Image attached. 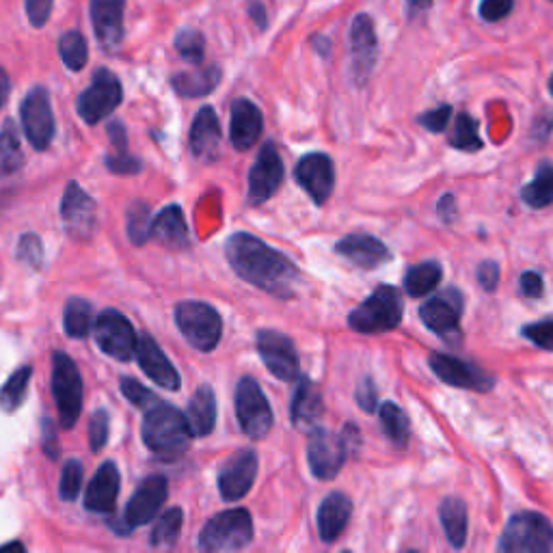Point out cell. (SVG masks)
<instances>
[{
  "label": "cell",
  "instance_id": "obj_1",
  "mask_svg": "<svg viewBox=\"0 0 553 553\" xmlns=\"http://www.w3.org/2000/svg\"><path fill=\"white\" fill-rule=\"evenodd\" d=\"M225 255L238 277L279 299H290L299 288L301 273L296 264L260 238L245 232L234 234L227 240Z\"/></svg>",
  "mask_w": 553,
  "mask_h": 553
},
{
  "label": "cell",
  "instance_id": "obj_2",
  "mask_svg": "<svg viewBox=\"0 0 553 553\" xmlns=\"http://www.w3.org/2000/svg\"><path fill=\"white\" fill-rule=\"evenodd\" d=\"M191 428L186 415L167 402L156 400L145 409L143 420V441L147 448L160 456L182 454L191 445Z\"/></svg>",
  "mask_w": 553,
  "mask_h": 553
},
{
  "label": "cell",
  "instance_id": "obj_3",
  "mask_svg": "<svg viewBox=\"0 0 553 553\" xmlns=\"http://www.w3.org/2000/svg\"><path fill=\"white\" fill-rule=\"evenodd\" d=\"M404 314V301L398 288L379 286L366 301L355 307L348 316V325L357 333H387L394 331Z\"/></svg>",
  "mask_w": 553,
  "mask_h": 553
},
{
  "label": "cell",
  "instance_id": "obj_4",
  "mask_svg": "<svg viewBox=\"0 0 553 553\" xmlns=\"http://www.w3.org/2000/svg\"><path fill=\"white\" fill-rule=\"evenodd\" d=\"M504 553H549L553 549V525L541 512L512 515L499 538Z\"/></svg>",
  "mask_w": 553,
  "mask_h": 553
},
{
  "label": "cell",
  "instance_id": "obj_5",
  "mask_svg": "<svg viewBox=\"0 0 553 553\" xmlns=\"http://www.w3.org/2000/svg\"><path fill=\"white\" fill-rule=\"evenodd\" d=\"M175 325L186 342L201 353H210L219 346L223 335L221 314L208 303L184 301L175 305Z\"/></svg>",
  "mask_w": 553,
  "mask_h": 553
},
{
  "label": "cell",
  "instance_id": "obj_6",
  "mask_svg": "<svg viewBox=\"0 0 553 553\" xmlns=\"http://www.w3.org/2000/svg\"><path fill=\"white\" fill-rule=\"evenodd\" d=\"M253 538V519L249 510L234 508L214 515L199 534L197 547L204 551H238Z\"/></svg>",
  "mask_w": 553,
  "mask_h": 553
},
{
  "label": "cell",
  "instance_id": "obj_7",
  "mask_svg": "<svg viewBox=\"0 0 553 553\" xmlns=\"http://www.w3.org/2000/svg\"><path fill=\"white\" fill-rule=\"evenodd\" d=\"M52 394L59 409L61 428L72 430L83 409V379L70 355H52Z\"/></svg>",
  "mask_w": 553,
  "mask_h": 553
},
{
  "label": "cell",
  "instance_id": "obj_8",
  "mask_svg": "<svg viewBox=\"0 0 553 553\" xmlns=\"http://www.w3.org/2000/svg\"><path fill=\"white\" fill-rule=\"evenodd\" d=\"M236 413L242 433L260 441L273 428V409L258 381L245 376L236 387Z\"/></svg>",
  "mask_w": 553,
  "mask_h": 553
},
{
  "label": "cell",
  "instance_id": "obj_9",
  "mask_svg": "<svg viewBox=\"0 0 553 553\" xmlns=\"http://www.w3.org/2000/svg\"><path fill=\"white\" fill-rule=\"evenodd\" d=\"M121 98H124V91H121L119 78L106 70V67H102V70L93 74L91 85L80 93L76 111L89 126L100 124L102 119H106L117 109Z\"/></svg>",
  "mask_w": 553,
  "mask_h": 553
},
{
  "label": "cell",
  "instance_id": "obj_10",
  "mask_svg": "<svg viewBox=\"0 0 553 553\" xmlns=\"http://www.w3.org/2000/svg\"><path fill=\"white\" fill-rule=\"evenodd\" d=\"M96 342L106 355L117 361H130L137 355L139 335L130 325L126 316H121L115 309H104L93 325Z\"/></svg>",
  "mask_w": 553,
  "mask_h": 553
},
{
  "label": "cell",
  "instance_id": "obj_11",
  "mask_svg": "<svg viewBox=\"0 0 553 553\" xmlns=\"http://www.w3.org/2000/svg\"><path fill=\"white\" fill-rule=\"evenodd\" d=\"M348 458V448L342 435L325 428H314L307 441V461L318 480H333L340 474Z\"/></svg>",
  "mask_w": 553,
  "mask_h": 553
},
{
  "label": "cell",
  "instance_id": "obj_12",
  "mask_svg": "<svg viewBox=\"0 0 553 553\" xmlns=\"http://www.w3.org/2000/svg\"><path fill=\"white\" fill-rule=\"evenodd\" d=\"M428 366L445 385L450 387L478 391V394H484V391H491L495 387V379L489 372L478 368L476 363L458 359L454 355L430 353Z\"/></svg>",
  "mask_w": 553,
  "mask_h": 553
},
{
  "label": "cell",
  "instance_id": "obj_13",
  "mask_svg": "<svg viewBox=\"0 0 553 553\" xmlns=\"http://www.w3.org/2000/svg\"><path fill=\"white\" fill-rule=\"evenodd\" d=\"M24 134L35 150H46L55 137V115H52L50 96L44 87H35L20 106Z\"/></svg>",
  "mask_w": 553,
  "mask_h": 553
},
{
  "label": "cell",
  "instance_id": "obj_14",
  "mask_svg": "<svg viewBox=\"0 0 553 553\" xmlns=\"http://www.w3.org/2000/svg\"><path fill=\"white\" fill-rule=\"evenodd\" d=\"M379 57V42H376L374 22L366 13L350 24V72L357 85H366Z\"/></svg>",
  "mask_w": 553,
  "mask_h": 553
},
{
  "label": "cell",
  "instance_id": "obj_15",
  "mask_svg": "<svg viewBox=\"0 0 553 553\" xmlns=\"http://www.w3.org/2000/svg\"><path fill=\"white\" fill-rule=\"evenodd\" d=\"M258 350L268 372L279 381L299 379V353L288 335L264 329L258 333Z\"/></svg>",
  "mask_w": 553,
  "mask_h": 553
},
{
  "label": "cell",
  "instance_id": "obj_16",
  "mask_svg": "<svg viewBox=\"0 0 553 553\" xmlns=\"http://www.w3.org/2000/svg\"><path fill=\"white\" fill-rule=\"evenodd\" d=\"M283 163L273 143H266L249 171V206H262L283 182Z\"/></svg>",
  "mask_w": 553,
  "mask_h": 553
},
{
  "label": "cell",
  "instance_id": "obj_17",
  "mask_svg": "<svg viewBox=\"0 0 553 553\" xmlns=\"http://www.w3.org/2000/svg\"><path fill=\"white\" fill-rule=\"evenodd\" d=\"M61 219L67 234L72 238L87 242L93 236V229H96V201L76 182H70L65 188L61 201Z\"/></svg>",
  "mask_w": 553,
  "mask_h": 553
},
{
  "label": "cell",
  "instance_id": "obj_18",
  "mask_svg": "<svg viewBox=\"0 0 553 553\" xmlns=\"http://www.w3.org/2000/svg\"><path fill=\"white\" fill-rule=\"evenodd\" d=\"M463 307V294L456 288H448L441 294H435L433 299H428L420 307V318L433 333L441 337H450V333H456L458 327H461Z\"/></svg>",
  "mask_w": 553,
  "mask_h": 553
},
{
  "label": "cell",
  "instance_id": "obj_19",
  "mask_svg": "<svg viewBox=\"0 0 553 553\" xmlns=\"http://www.w3.org/2000/svg\"><path fill=\"white\" fill-rule=\"evenodd\" d=\"M169 497V484L167 478L163 476H152L141 482V487L134 491L132 499L126 506V528L134 530L141 528V525L150 523L156 519V515L160 512V508L165 506Z\"/></svg>",
  "mask_w": 553,
  "mask_h": 553
},
{
  "label": "cell",
  "instance_id": "obj_20",
  "mask_svg": "<svg viewBox=\"0 0 553 553\" xmlns=\"http://www.w3.org/2000/svg\"><path fill=\"white\" fill-rule=\"evenodd\" d=\"M296 182H299L316 206H325L335 186V167L327 154H307L296 165Z\"/></svg>",
  "mask_w": 553,
  "mask_h": 553
},
{
  "label": "cell",
  "instance_id": "obj_21",
  "mask_svg": "<svg viewBox=\"0 0 553 553\" xmlns=\"http://www.w3.org/2000/svg\"><path fill=\"white\" fill-rule=\"evenodd\" d=\"M258 476V454L253 450H240L234 454L219 474V491L225 502H238L245 497Z\"/></svg>",
  "mask_w": 553,
  "mask_h": 553
},
{
  "label": "cell",
  "instance_id": "obj_22",
  "mask_svg": "<svg viewBox=\"0 0 553 553\" xmlns=\"http://www.w3.org/2000/svg\"><path fill=\"white\" fill-rule=\"evenodd\" d=\"M264 119L262 111L251 100L240 98L232 104V121H229V141L238 152H247L262 137Z\"/></svg>",
  "mask_w": 553,
  "mask_h": 553
},
{
  "label": "cell",
  "instance_id": "obj_23",
  "mask_svg": "<svg viewBox=\"0 0 553 553\" xmlns=\"http://www.w3.org/2000/svg\"><path fill=\"white\" fill-rule=\"evenodd\" d=\"M126 0H91V22L98 42L106 50H115L124 37Z\"/></svg>",
  "mask_w": 553,
  "mask_h": 553
},
{
  "label": "cell",
  "instance_id": "obj_24",
  "mask_svg": "<svg viewBox=\"0 0 553 553\" xmlns=\"http://www.w3.org/2000/svg\"><path fill=\"white\" fill-rule=\"evenodd\" d=\"M137 361L141 370L150 376V379L165 387V389H171L175 391L180 387V374L178 370L173 368V363L167 359V355L163 353V350L158 348V344L154 342L152 335H141L139 337V346H137Z\"/></svg>",
  "mask_w": 553,
  "mask_h": 553
},
{
  "label": "cell",
  "instance_id": "obj_25",
  "mask_svg": "<svg viewBox=\"0 0 553 553\" xmlns=\"http://www.w3.org/2000/svg\"><path fill=\"white\" fill-rule=\"evenodd\" d=\"M335 251L344 255V258L353 262L355 266L366 268V271L379 268L381 264L389 262V258H391V253L385 247V242H381L379 238L370 236V234H350L337 242Z\"/></svg>",
  "mask_w": 553,
  "mask_h": 553
},
{
  "label": "cell",
  "instance_id": "obj_26",
  "mask_svg": "<svg viewBox=\"0 0 553 553\" xmlns=\"http://www.w3.org/2000/svg\"><path fill=\"white\" fill-rule=\"evenodd\" d=\"M191 152L201 163H214L221 152V124L210 106H204L191 128Z\"/></svg>",
  "mask_w": 553,
  "mask_h": 553
},
{
  "label": "cell",
  "instance_id": "obj_27",
  "mask_svg": "<svg viewBox=\"0 0 553 553\" xmlns=\"http://www.w3.org/2000/svg\"><path fill=\"white\" fill-rule=\"evenodd\" d=\"M119 469L115 463H104L93 476L85 493V508L100 515H111L119 495Z\"/></svg>",
  "mask_w": 553,
  "mask_h": 553
},
{
  "label": "cell",
  "instance_id": "obj_28",
  "mask_svg": "<svg viewBox=\"0 0 553 553\" xmlns=\"http://www.w3.org/2000/svg\"><path fill=\"white\" fill-rule=\"evenodd\" d=\"M322 411H325V404H322L320 389L314 385V381H309L307 376H303L299 381V387L294 391L290 409L294 428L301 430V433H312Z\"/></svg>",
  "mask_w": 553,
  "mask_h": 553
},
{
  "label": "cell",
  "instance_id": "obj_29",
  "mask_svg": "<svg viewBox=\"0 0 553 553\" xmlns=\"http://www.w3.org/2000/svg\"><path fill=\"white\" fill-rule=\"evenodd\" d=\"M353 515V502L344 493H331L318 510V532L325 543H333L342 536Z\"/></svg>",
  "mask_w": 553,
  "mask_h": 553
},
{
  "label": "cell",
  "instance_id": "obj_30",
  "mask_svg": "<svg viewBox=\"0 0 553 553\" xmlns=\"http://www.w3.org/2000/svg\"><path fill=\"white\" fill-rule=\"evenodd\" d=\"M186 422L193 437H208L217 424V398L210 385H201L186 407Z\"/></svg>",
  "mask_w": 553,
  "mask_h": 553
},
{
  "label": "cell",
  "instance_id": "obj_31",
  "mask_svg": "<svg viewBox=\"0 0 553 553\" xmlns=\"http://www.w3.org/2000/svg\"><path fill=\"white\" fill-rule=\"evenodd\" d=\"M152 238H156L160 245H165L169 249L188 247V227L180 206H167L158 214L154 219Z\"/></svg>",
  "mask_w": 553,
  "mask_h": 553
},
{
  "label": "cell",
  "instance_id": "obj_32",
  "mask_svg": "<svg viewBox=\"0 0 553 553\" xmlns=\"http://www.w3.org/2000/svg\"><path fill=\"white\" fill-rule=\"evenodd\" d=\"M439 517H441V525L445 538H448V543L454 549H463L467 543V506L463 499L458 497H445L439 508Z\"/></svg>",
  "mask_w": 553,
  "mask_h": 553
},
{
  "label": "cell",
  "instance_id": "obj_33",
  "mask_svg": "<svg viewBox=\"0 0 553 553\" xmlns=\"http://www.w3.org/2000/svg\"><path fill=\"white\" fill-rule=\"evenodd\" d=\"M219 83H221V70L217 65H210V67H204V70H195V72L175 74L171 80L175 93H180L184 98H204L217 89Z\"/></svg>",
  "mask_w": 553,
  "mask_h": 553
},
{
  "label": "cell",
  "instance_id": "obj_34",
  "mask_svg": "<svg viewBox=\"0 0 553 553\" xmlns=\"http://www.w3.org/2000/svg\"><path fill=\"white\" fill-rule=\"evenodd\" d=\"M441 277H443V268L439 262L430 260V262L415 264L409 268L407 275H404V290H407L413 299H420V296H426L433 290H437Z\"/></svg>",
  "mask_w": 553,
  "mask_h": 553
},
{
  "label": "cell",
  "instance_id": "obj_35",
  "mask_svg": "<svg viewBox=\"0 0 553 553\" xmlns=\"http://www.w3.org/2000/svg\"><path fill=\"white\" fill-rule=\"evenodd\" d=\"M521 199L534 210H541L553 204V163L549 160H543L536 169L534 180L523 186Z\"/></svg>",
  "mask_w": 553,
  "mask_h": 553
},
{
  "label": "cell",
  "instance_id": "obj_36",
  "mask_svg": "<svg viewBox=\"0 0 553 553\" xmlns=\"http://www.w3.org/2000/svg\"><path fill=\"white\" fill-rule=\"evenodd\" d=\"M24 167V154L20 145V134L13 121H7L0 130V180L18 173Z\"/></svg>",
  "mask_w": 553,
  "mask_h": 553
},
{
  "label": "cell",
  "instance_id": "obj_37",
  "mask_svg": "<svg viewBox=\"0 0 553 553\" xmlns=\"http://www.w3.org/2000/svg\"><path fill=\"white\" fill-rule=\"evenodd\" d=\"M379 420L383 426V433L387 439L398 445V448H407L409 437H411V424L409 417L404 413L396 402H383L379 409Z\"/></svg>",
  "mask_w": 553,
  "mask_h": 553
},
{
  "label": "cell",
  "instance_id": "obj_38",
  "mask_svg": "<svg viewBox=\"0 0 553 553\" xmlns=\"http://www.w3.org/2000/svg\"><path fill=\"white\" fill-rule=\"evenodd\" d=\"M31 376H33L31 366H22L9 376L3 389H0V409H3L5 413H13L22 407L26 391H29Z\"/></svg>",
  "mask_w": 553,
  "mask_h": 553
},
{
  "label": "cell",
  "instance_id": "obj_39",
  "mask_svg": "<svg viewBox=\"0 0 553 553\" xmlns=\"http://www.w3.org/2000/svg\"><path fill=\"white\" fill-rule=\"evenodd\" d=\"M65 333L70 337H87L93 329V309L85 299H70L63 312Z\"/></svg>",
  "mask_w": 553,
  "mask_h": 553
},
{
  "label": "cell",
  "instance_id": "obj_40",
  "mask_svg": "<svg viewBox=\"0 0 553 553\" xmlns=\"http://www.w3.org/2000/svg\"><path fill=\"white\" fill-rule=\"evenodd\" d=\"M450 145L456 147V150H463V152H478L482 150V139H480V132H478V121L467 115V113H461L456 117L454 126H452V134H450Z\"/></svg>",
  "mask_w": 553,
  "mask_h": 553
},
{
  "label": "cell",
  "instance_id": "obj_41",
  "mask_svg": "<svg viewBox=\"0 0 553 553\" xmlns=\"http://www.w3.org/2000/svg\"><path fill=\"white\" fill-rule=\"evenodd\" d=\"M184 523V512L182 508H169L163 517H160L152 530V538L150 543L156 549L163 547H173V543L178 541V534L182 530Z\"/></svg>",
  "mask_w": 553,
  "mask_h": 553
},
{
  "label": "cell",
  "instance_id": "obj_42",
  "mask_svg": "<svg viewBox=\"0 0 553 553\" xmlns=\"http://www.w3.org/2000/svg\"><path fill=\"white\" fill-rule=\"evenodd\" d=\"M59 52H61L63 63L67 65V70L80 72L87 65V57H89L87 42H85V37L80 35L78 31L65 33L59 39Z\"/></svg>",
  "mask_w": 553,
  "mask_h": 553
},
{
  "label": "cell",
  "instance_id": "obj_43",
  "mask_svg": "<svg viewBox=\"0 0 553 553\" xmlns=\"http://www.w3.org/2000/svg\"><path fill=\"white\" fill-rule=\"evenodd\" d=\"M152 210L145 201H134V204L128 208V238L134 242V245H143V242L152 236Z\"/></svg>",
  "mask_w": 553,
  "mask_h": 553
},
{
  "label": "cell",
  "instance_id": "obj_44",
  "mask_svg": "<svg viewBox=\"0 0 553 553\" xmlns=\"http://www.w3.org/2000/svg\"><path fill=\"white\" fill-rule=\"evenodd\" d=\"M175 50L180 52V57L186 59L188 63L199 65L204 61V52H206V42L204 35L193 29H184L175 37Z\"/></svg>",
  "mask_w": 553,
  "mask_h": 553
},
{
  "label": "cell",
  "instance_id": "obj_45",
  "mask_svg": "<svg viewBox=\"0 0 553 553\" xmlns=\"http://www.w3.org/2000/svg\"><path fill=\"white\" fill-rule=\"evenodd\" d=\"M80 487H83V465H80L76 458H70L61 471L59 495L63 502H74L80 493Z\"/></svg>",
  "mask_w": 553,
  "mask_h": 553
},
{
  "label": "cell",
  "instance_id": "obj_46",
  "mask_svg": "<svg viewBox=\"0 0 553 553\" xmlns=\"http://www.w3.org/2000/svg\"><path fill=\"white\" fill-rule=\"evenodd\" d=\"M18 260L29 268H42L44 264V247L42 240L35 234H26L20 238L18 245Z\"/></svg>",
  "mask_w": 553,
  "mask_h": 553
},
{
  "label": "cell",
  "instance_id": "obj_47",
  "mask_svg": "<svg viewBox=\"0 0 553 553\" xmlns=\"http://www.w3.org/2000/svg\"><path fill=\"white\" fill-rule=\"evenodd\" d=\"M521 333H523L525 340H530L538 348L551 350V353H553V318H547V320H541V322H532V325H525Z\"/></svg>",
  "mask_w": 553,
  "mask_h": 553
},
{
  "label": "cell",
  "instance_id": "obj_48",
  "mask_svg": "<svg viewBox=\"0 0 553 553\" xmlns=\"http://www.w3.org/2000/svg\"><path fill=\"white\" fill-rule=\"evenodd\" d=\"M106 441H109V413H106L104 409L96 411L91 415V422H89V445L93 452L102 450Z\"/></svg>",
  "mask_w": 553,
  "mask_h": 553
},
{
  "label": "cell",
  "instance_id": "obj_49",
  "mask_svg": "<svg viewBox=\"0 0 553 553\" xmlns=\"http://www.w3.org/2000/svg\"><path fill=\"white\" fill-rule=\"evenodd\" d=\"M121 391H124V396L128 398V402H132L134 407H139L143 411L147 407H152V404L158 400L154 391L143 387L141 383H137L134 379H121Z\"/></svg>",
  "mask_w": 553,
  "mask_h": 553
},
{
  "label": "cell",
  "instance_id": "obj_50",
  "mask_svg": "<svg viewBox=\"0 0 553 553\" xmlns=\"http://www.w3.org/2000/svg\"><path fill=\"white\" fill-rule=\"evenodd\" d=\"M450 119H452V106L443 104V106H439V109L422 113L420 117H417V124L426 128L428 132H443L450 126Z\"/></svg>",
  "mask_w": 553,
  "mask_h": 553
},
{
  "label": "cell",
  "instance_id": "obj_51",
  "mask_svg": "<svg viewBox=\"0 0 553 553\" xmlns=\"http://www.w3.org/2000/svg\"><path fill=\"white\" fill-rule=\"evenodd\" d=\"M106 167L109 171L117 173V175H134L143 169L141 160L130 156L128 152H115L106 156Z\"/></svg>",
  "mask_w": 553,
  "mask_h": 553
},
{
  "label": "cell",
  "instance_id": "obj_52",
  "mask_svg": "<svg viewBox=\"0 0 553 553\" xmlns=\"http://www.w3.org/2000/svg\"><path fill=\"white\" fill-rule=\"evenodd\" d=\"M515 7V0H482L480 3V18L487 22L504 20Z\"/></svg>",
  "mask_w": 553,
  "mask_h": 553
},
{
  "label": "cell",
  "instance_id": "obj_53",
  "mask_svg": "<svg viewBox=\"0 0 553 553\" xmlns=\"http://www.w3.org/2000/svg\"><path fill=\"white\" fill-rule=\"evenodd\" d=\"M355 398H357L359 407H361L363 411H366V413L379 411V391H376V385L372 383V379H363V381L357 385Z\"/></svg>",
  "mask_w": 553,
  "mask_h": 553
},
{
  "label": "cell",
  "instance_id": "obj_54",
  "mask_svg": "<svg viewBox=\"0 0 553 553\" xmlns=\"http://www.w3.org/2000/svg\"><path fill=\"white\" fill-rule=\"evenodd\" d=\"M519 288H521V294L525 296V299H541L543 292H545L543 275L536 273V271H525L519 277Z\"/></svg>",
  "mask_w": 553,
  "mask_h": 553
},
{
  "label": "cell",
  "instance_id": "obj_55",
  "mask_svg": "<svg viewBox=\"0 0 553 553\" xmlns=\"http://www.w3.org/2000/svg\"><path fill=\"white\" fill-rule=\"evenodd\" d=\"M52 3H55V0H26V13H29V20L37 29L48 22Z\"/></svg>",
  "mask_w": 553,
  "mask_h": 553
},
{
  "label": "cell",
  "instance_id": "obj_56",
  "mask_svg": "<svg viewBox=\"0 0 553 553\" xmlns=\"http://www.w3.org/2000/svg\"><path fill=\"white\" fill-rule=\"evenodd\" d=\"M497 281H499V264L493 260H484L478 266V283L487 292H495Z\"/></svg>",
  "mask_w": 553,
  "mask_h": 553
},
{
  "label": "cell",
  "instance_id": "obj_57",
  "mask_svg": "<svg viewBox=\"0 0 553 553\" xmlns=\"http://www.w3.org/2000/svg\"><path fill=\"white\" fill-rule=\"evenodd\" d=\"M42 428H44V439H42V448H44V452H46V456L50 458V461H57V458H59V439H57V428H55V422H52V420H48V417H46V420H44V424H42Z\"/></svg>",
  "mask_w": 553,
  "mask_h": 553
},
{
  "label": "cell",
  "instance_id": "obj_58",
  "mask_svg": "<svg viewBox=\"0 0 553 553\" xmlns=\"http://www.w3.org/2000/svg\"><path fill=\"white\" fill-rule=\"evenodd\" d=\"M437 214H439V219H441L445 225L454 223V219H456V199H454V195H443V197L439 199Z\"/></svg>",
  "mask_w": 553,
  "mask_h": 553
},
{
  "label": "cell",
  "instance_id": "obj_59",
  "mask_svg": "<svg viewBox=\"0 0 553 553\" xmlns=\"http://www.w3.org/2000/svg\"><path fill=\"white\" fill-rule=\"evenodd\" d=\"M342 439L346 443V448L348 452H353L357 450L359 445H361V435H359V428L355 424H346L344 426V433H342Z\"/></svg>",
  "mask_w": 553,
  "mask_h": 553
},
{
  "label": "cell",
  "instance_id": "obj_60",
  "mask_svg": "<svg viewBox=\"0 0 553 553\" xmlns=\"http://www.w3.org/2000/svg\"><path fill=\"white\" fill-rule=\"evenodd\" d=\"M249 16L255 20V24L260 26V29H266V11L262 7V3H258V0H253V3L249 5Z\"/></svg>",
  "mask_w": 553,
  "mask_h": 553
},
{
  "label": "cell",
  "instance_id": "obj_61",
  "mask_svg": "<svg viewBox=\"0 0 553 553\" xmlns=\"http://www.w3.org/2000/svg\"><path fill=\"white\" fill-rule=\"evenodd\" d=\"M9 91H11V83H9V76L7 72L0 67V109H3L7 98H9Z\"/></svg>",
  "mask_w": 553,
  "mask_h": 553
},
{
  "label": "cell",
  "instance_id": "obj_62",
  "mask_svg": "<svg viewBox=\"0 0 553 553\" xmlns=\"http://www.w3.org/2000/svg\"><path fill=\"white\" fill-rule=\"evenodd\" d=\"M430 5H433V0H407L411 16H415V13H424L426 9H430Z\"/></svg>",
  "mask_w": 553,
  "mask_h": 553
},
{
  "label": "cell",
  "instance_id": "obj_63",
  "mask_svg": "<svg viewBox=\"0 0 553 553\" xmlns=\"http://www.w3.org/2000/svg\"><path fill=\"white\" fill-rule=\"evenodd\" d=\"M549 93L553 96V74H551V78H549Z\"/></svg>",
  "mask_w": 553,
  "mask_h": 553
},
{
  "label": "cell",
  "instance_id": "obj_64",
  "mask_svg": "<svg viewBox=\"0 0 553 553\" xmlns=\"http://www.w3.org/2000/svg\"><path fill=\"white\" fill-rule=\"evenodd\" d=\"M551 3H553V0H551Z\"/></svg>",
  "mask_w": 553,
  "mask_h": 553
}]
</instances>
